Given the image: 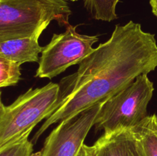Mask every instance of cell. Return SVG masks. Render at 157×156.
<instances>
[{
  "mask_svg": "<svg viewBox=\"0 0 157 156\" xmlns=\"http://www.w3.org/2000/svg\"><path fill=\"white\" fill-rule=\"evenodd\" d=\"M39 35L0 42V57L16 64L38 62L43 47L38 44Z\"/></svg>",
  "mask_w": 157,
  "mask_h": 156,
  "instance_id": "ba28073f",
  "label": "cell"
},
{
  "mask_svg": "<svg viewBox=\"0 0 157 156\" xmlns=\"http://www.w3.org/2000/svg\"><path fill=\"white\" fill-rule=\"evenodd\" d=\"M157 67L154 35L130 21L117 25L110 38L84 58L74 74L61 80L59 99L53 113L32 139V143L53 124L77 116L104 102L133 82Z\"/></svg>",
  "mask_w": 157,
  "mask_h": 156,
  "instance_id": "6da1fadb",
  "label": "cell"
},
{
  "mask_svg": "<svg viewBox=\"0 0 157 156\" xmlns=\"http://www.w3.org/2000/svg\"><path fill=\"white\" fill-rule=\"evenodd\" d=\"M33 143L29 136L0 148V156H32Z\"/></svg>",
  "mask_w": 157,
  "mask_h": 156,
  "instance_id": "7c38bea8",
  "label": "cell"
},
{
  "mask_svg": "<svg viewBox=\"0 0 157 156\" xmlns=\"http://www.w3.org/2000/svg\"><path fill=\"white\" fill-rule=\"evenodd\" d=\"M60 85L49 83L30 89L11 105L0 106V148L29 136L32 129L55 110L59 99Z\"/></svg>",
  "mask_w": 157,
  "mask_h": 156,
  "instance_id": "3957f363",
  "label": "cell"
},
{
  "mask_svg": "<svg viewBox=\"0 0 157 156\" xmlns=\"http://www.w3.org/2000/svg\"><path fill=\"white\" fill-rule=\"evenodd\" d=\"M104 102L59 122L44 141L36 156H77Z\"/></svg>",
  "mask_w": 157,
  "mask_h": 156,
  "instance_id": "8992f818",
  "label": "cell"
},
{
  "mask_svg": "<svg viewBox=\"0 0 157 156\" xmlns=\"http://www.w3.org/2000/svg\"><path fill=\"white\" fill-rule=\"evenodd\" d=\"M130 131L140 156H157V115L148 116Z\"/></svg>",
  "mask_w": 157,
  "mask_h": 156,
  "instance_id": "9c48e42d",
  "label": "cell"
},
{
  "mask_svg": "<svg viewBox=\"0 0 157 156\" xmlns=\"http://www.w3.org/2000/svg\"><path fill=\"white\" fill-rule=\"evenodd\" d=\"M150 4L151 6L152 12L155 16L157 17V0H150Z\"/></svg>",
  "mask_w": 157,
  "mask_h": 156,
  "instance_id": "5bb4252c",
  "label": "cell"
},
{
  "mask_svg": "<svg viewBox=\"0 0 157 156\" xmlns=\"http://www.w3.org/2000/svg\"><path fill=\"white\" fill-rule=\"evenodd\" d=\"M19 64L0 57V88L15 86L21 78Z\"/></svg>",
  "mask_w": 157,
  "mask_h": 156,
  "instance_id": "8fae6325",
  "label": "cell"
},
{
  "mask_svg": "<svg viewBox=\"0 0 157 156\" xmlns=\"http://www.w3.org/2000/svg\"><path fill=\"white\" fill-rule=\"evenodd\" d=\"M119 0H84V7L96 20L111 21L117 18V5Z\"/></svg>",
  "mask_w": 157,
  "mask_h": 156,
  "instance_id": "30bf717a",
  "label": "cell"
},
{
  "mask_svg": "<svg viewBox=\"0 0 157 156\" xmlns=\"http://www.w3.org/2000/svg\"><path fill=\"white\" fill-rule=\"evenodd\" d=\"M68 5L51 0H0V42L41 35L52 21L69 25Z\"/></svg>",
  "mask_w": 157,
  "mask_h": 156,
  "instance_id": "7a4b0ae2",
  "label": "cell"
},
{
  "mask_svg": "<svg viewBox=\"0 0 157 156\" xmlns=\"http://www.w3.org/2000/svg\"><path fill=\"white\" fill-rule=\"evenodd\" d=\"M77 156H95V148L94 145L89 146V145H84L81 146L79 152Z\"/></svg>",
  "mask_w": 157,
  "mask_h": 156,
  "instance_id": "4fadbf2b",
  "label": "cell"
},
{
  "mask_svg": "<svg viewBox=\"0 0 157 156\" xmlns=\"http://www.w3.org/2000/svg\"><path fill=\"white\" fill-rule=\"evenodd\" d=\"M148 74L138 76L128 86L104 101L94 119L95 131L104 134L131 129L148 116L147 106L154 87Z\"/></svg>",
  "mask_w": 157,
  "mask_h": 156,
  "instance_id": "277c9868",
  "label": "cell"
},
{
  "mask_svg": "<svg viewBox=\"0 0 157 156\" xmlns=\"http://www.w3.org/2000/svg\"><path fill=\"white\" fill-rule=\"evenodd\" d=\"M94 146L95 156H140L130 129L104 133Z\"/></svg>",
  "mask_w": 157,
  "mask_h": 156,
  "instance_id": "52a82bcc",
  "label": "cell"
},
{
  "mask_svg": "<svg viewBox=\"0 0 157 156\" xmlns=\"http://www.w3.org/2000/svg\"><path fill=\"white\" fill-rule=\"evenodd\" d=\"M51 1H53V2H55L59 3V4L68 5V3H67V0H51ZM69 1H71V0H69Z\"/></svg>",
  "mask_w": 157,
  "mask_h": 156,
  "instance_id": "9a60e30c",
  "label": "cell"
},
{
  "mask_svg": "<svg viewBox=\"0 0 157 156\" xmlns=\"http://www.w3.org/2000/svg\"><path fill=\"white\" fill-rule=\"evenodd\" d=\"M1 95H2V93H1V92H0V106H1V104H2V100H1Z\"/></svg>",
  "mask_w": 157,
  "mask_h": 156,
  "instance_id": "2e32d148",
  "label": "cell"
},
{
  "mask_svg": "<svg viewBox=\"0 0 157 156\" xmlns=\"http://www.w3.org/2000/svg\"><path fill=\"white\" fill-rule=\"evenodd\" d=\"M76 1H78V0H71V2H76Z\"/></svg>",
  "mask_w": 157,
  "mask_h": 156,
  "instance_id": "e0dca14e",
  "label": "cell"
},
{
  "mask_svg": "<svg viewBox=\"0 0 157 156\" xmlns=\"http://www.w3.org/2000/svg\"><path fill=\"white\" fill-rule=\"evenodd\" d=\"M98 40L96 35L78 33L75 26L69 24L64 32L54 34L50 42L43 47L35 76L52 79L71 66L80 64L94 51L93 45Z\"/></svg>",
  "mask_w": 157,
  "mask_h": 156,
  "instance_id": "5b68a950",
  "label": "cell"
}]
</instances>
